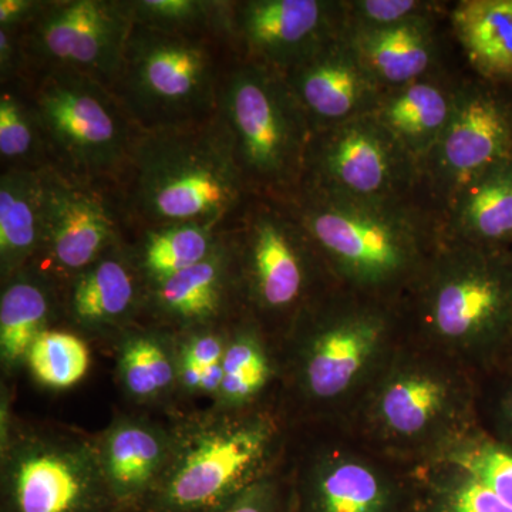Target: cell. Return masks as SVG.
Listing matches in <instances>:
<instances>
[{
  "label": "cell",
  "mask_w": 512,
  "mask_h": 512,
  "mask_svg": "<svg viewBox=\"0 0 512 512\" xmlns=\"http://www.w3.org/2000/svg\"><path fill=\"white\" fill-rule=\"evenodd\" d=\"M406 339L400 303L336 286L279 342L286 417L293 426H345Z\"/></svg>",
  "instance_id": "obj_1"
},
{
  "label": "cell",
  "mask_w": 512,
  "mask_h": 512,
  "mask_svg": "<svg viewBox=\"0 0 512 512\" xmlns=\"http://www.w3.org/2000/svg\"><path fill=\"white\" fill-rule=\"evenodd\" d=\"M478 389L476 372L407 338L345 427L380 456L427 466L480 426Z\"/></svg>",
  "instance_id": "obj_2"
},
{
  "label": "cell",
  "mask_w": 512,
  "mask_h": 512,
  "mask_svg": "<svg viewBox=\"0 0 512 512\" xmlns=\"http://www.w3.org/2000/svg\"><path fill=\"white\" fill-rule=\"evenodd\" d=\"M400 306L407 338L490 372L512 338V254L440 237Z\"/></svg>",
  "instance_id": "obj_3"
},
{
  "label": "cell",
  "mask_w": 512,
  "mask_h": 512,
  "mask_svg": "<svg viewBox=\"0 0 512 512\" xmlns=\"http://www.w3.org/2000/svg\"><path fill=\"white\" fill-rule=\"evenodd\" d=\"M173 448L141 512H218L284 466L293 424L281 404L174 417Z\"/></svg>",
  "instance_id": "obj_4"
},
{
  "label": "cell",
  "mask_w": 512,
  "mask_h": 512,
  "mask_svg": "<svg viewBox=\"0 0 512 512\" xmlns=\"http://www.w3.org/2000/svg\"><path fill=\"white\" fill-rule=\"evenodd\" d=\"M116 190L126 220L144 231L183 222L222 227L251 198L218 114L140 131Z\"/></svg>",
  "instance_id": "obj_5"
},
{
  "label": "cell",
  "mask_w": 512,
  "mask_h": 512,
  "mask_svg": "<svg viewBox=\"0 0 512 512\" xmlns=\"http://www.w3.org/2000/svg\"><path fill=\"white\" fill-rule=\"evenodd\" d=\"M339 288L402 303L439 245L440 224L412 202L370 204L301 190L286 202Z\"/></svg>",
  "instance_id": "obj_6"
},
{
  "label": "cell",
  "mask_w": 512,
  "mask_h": 512,
  "mask_svg": "<svg viewBox=\"0 0 512 512\" xmlns=\"http://www.w3.org/2000/svg\"><path fill=\"white\" fill-rule=\"evenodd\" d=\"M234 52L225 36L134 22L113 92L140 131L214 119Z\"/></svg>",
  "instance_id": "obj_7"
},
{
  "label": "cell",
  "mask_w": 512,
  "mask_h": 512,
  "mask_svg": "<svg viewBox=\"0 0 512 512\" xmlns=\"http://www.w3.org/2000/svg\"><path fill=\"white\" fill-rule=\"evenodd\" d=\"M218 119L249 195L291 201L302 187L312 130L284 74L234 56Z\"/></svg>",
  "instance_id": "obj_8"
},
{
  "label": "cell",
  "mask_w": 512,
  "mask_h": 512,
  "mask_svg": "<svg viewBox=\"0 0 512 512\" xmlns=\"http://www.w3.org/2000/svg\"><path fill=\"white\" fill-rule=\"evenodd\" d=\"M252 200L232 229L242 308L279 345L299 316L338 285L286 202Z\"/></svg>",
  "instance_id": "obj_9"
},
{
  "label": "cell",
  "mask_w": 512,
  "mask_h": 512,
  "mask_svg": "<svg viewBox=\"0 0 512 512\" xmlns=\"http://www.w3.org/2000/svg\"><path fill=\"white\" fill-rule=\"evenodd\" d=\"M26 84L47 163L92 183H119L140 130L110 87L67 70L29 72Z\"/></svg>",
  "instance_id": "obj_10"
},
{
  "label": "cell",
  "mask_w": 512,
  "mask_h": 512,
  "mask_svg": "<svg viewBox=\"0 0 512 512\" xmlns=\"http://www.w3.org/2000/svg\"><path fill=\"white\" fill-rule=\"evenodd\" d=\"M292 512H416V468L367 447L345 426H293L286 456Z\"/></svg>",
  "instance_id": "obj_11"
},
{
  "label": "cell",
  "mask_w": 512,
  "mask_h": 512,
  "mask_svg": "<svg viewBox=\"0 0 512 512\" xmlns=\"http://www.w3.org/2000/svg\"><path fill=\"white\" fill-rule=\"evenodd\" d=\"M0 512H120L97 436L16 419L0 446Z\"/></svg>",
  "instance_id": "obj_12"
},
{
  "label": "cell",
  "mask_w": 512,
  "mask_h": 512,
  "mask_svg": "<svg viewBox=\"0 0 512 512\" xmlns=\"http://www.w3.org/2000/svg\"><path fill=\"white\" fill-rule=\"evenodd\" d=\"M419 183V168L412 158L367 114L312 133L301 190L390 204L409 201Z\"/></svg>",
  "instance_id": "obj_13"
},
{
  "label": "cell",
  "mask_w": 512,
  "mask_h": 512,
  "mask_svg": "<svg viewBox=\"0 0 512 512\" xmlns=\"http://www.w3.org/2000/svg\"><path fill=\"white\" fill-rule=\"evenodd\" d=\"M133 26L130 0L43 2L20 28L28 73L67 70L113 90Z\"/></svg>",
  "instance_id": "obj_14"
},
{
  "label": "cell",
  "mask_w": 512,
  "mask_h": 512,
  "mask_svg": "<svg viewBox=\"0 0 512 512\" xmlns=\"http://www.w3.org/2000/svg\"><path fill=\"white\" fill-rule=\"evenodd\" d=\"M43 188V241L35 265L66 288L84 269L123 242L119 197L109 188L66 173L52 164L40 167Z\"/></svg>",
  "instance_id": "obj_15"
},
{
  "label": "cell",
  "mask_w": 512,
  "mask_h": 512,
  "mask_svg": "<svg viewBox=\"0 0 512 512\" xmlns=\"http://www.w3.org/2000/svg\"><path fill=\"white\" fill-rule=\"evenodd\" d=\"M512 156V109L478 83L458 84L453 117L420 170V183L450 207L468 185Z\"/></svg>",
  "instance_id": "obj_16"
},
{
  "label": "cell",
  "mask_w": 512,
  "mask_h": 512,
  "mask_svg": "<svg viewBox=\"0 0 512 512\" xmlns=\"http://www.w3.org/2000/svg\"><path fill=\"white\" fill-rule=\"evenodd\" d=\"M345 9L335 0L231 2L228 37L238 59L285 74L343 32Z\"/></svg>",
  "instance_id": "obj_17"
},
{
  "label": "cell",
  "mask_w": 512,
  "mask_h": 512,
  "mask_svg": "<svg viewBox=\"0 0 512 512\" xmlns=\"http://www.w3.org/2000/svg\"><path fill=\"white\" fill-rule=\"evenodd\" d=\"M146 313L154 325L173 330L228 326L244 315L237 245L225 229L220 245L200 264L148 286Z\"/></svg>",
  "instance_id": "obj_18"
},
{
  "label": "cell",
  "mask_w": 512,
  "mask_h": 512,
  "mask_svg": "<svg viewBox=\"0 0 512 512\" xmlns=\"http://www.w3.org/2000/svg\"><path fill=\"white\" fill-rule=\"evenodd\" d=\"M284 76L312 133L372 114L384 92L343 32Z\"/></svg>",
  "instance_id": "obj_19"
},
{
  "label": "cell",
  "mask_w": 512,
  "mask_h": 512,
  "mask_svg": "<svg viewBox=\"0 0 512 512\" xmlns=\"http://www.w3.org/2000/svg\"><path fill=\"white\" fill-rule=\"evenodd\" d=\"M147 289L133 248L121 242L64 288L63 312L84 339L116 342L146 313Z\"/></svg>",
  "instance_id": "obj_20"
},
{
  "label": "cell",
  "mask_w": 512,
  "mask_h": 512,
  "mask_svg": "<svg viewBox=\"0 0 512 512\" xmlns=\"http://www.w3.org/2000/svg\"><path fill=\"white\" fill-rule=\"evenodd\" d=\"M101 466L120 512H141L163 477L173 448L171 424L120 413L97 434Z\"/></svg>",
  "instance_id": "obj_21"
},
{
  "label": "cell",
  "mask_w": 512,
  "mask_h": 512,
  "mask_svg": "<svg viewBox=\"0 0 512 512\" xmlns=\"http://www.w3.org/2000/svg\"><path fill=\"white\" fill-rule=\"evenodd\" d=\"M458 84L447 82L440 73L384 90L372 116L412 158L423 167L453 117Z\"/></svg>",
  "instance_id": "obj_22"
},
{
  "label": "cell",
  "mask_w": 512,
  "mask_h": 512,
  "mask_svg": "<svg viewBox=\"0 0 512 512\" xmlns=\"http://www.w3.org/2000/svg\"><path fill=\"white\" fill-rule=\"evenodd\" d=\"M279 345L247 313L229 330L222 359V384L212 407L247 410L281 404Z\"/></svg>",
  "instance_id": "obj_23"
},
{
  "label": "cell",
  "mask_w": 512,
  "mask_h": 512,
  "mask_svg": "<svg viewBox=\"0 0 512 512\" xmlns=\"http://www.w3.org/2000/svg\"><path fill=\"white\" fill-rule=\"evenodd\" d=\"M437 18L427 16L384 29H343V35L383 90L397 89L439 72Z\"/></svg>",
  "instance_id": "obj_24"
},
{
  "label": "cell",
  "mask_w": 512,
  "mask_h": 512,
  "mask_svg": "<svg viewBox=\"0 0 512 512\" xmlns=\"http://www.w3.org/2000/svg\"><path fill=\"white\" fill-rule=\"evenodd\" d=\"M62 288L35 265L2 282L0 293V363L3 375L26 367L35 340L52 329L63 312Z\"/></svg>",
  "instance_id": "obj_25"
},
{
  "label": "cell",
  "mask_w": 512,
  "mask_h": 512,
  "mask_svg": "<svg viewBox=\"0 0 512 512\" xmlns=\"http://www.w3.org/2000/svg\"><path fill=\"white\" fill-rule=\"evenodd\" d=\"M121 390L141 406L165 404L178 394V335L158 325L127 329L114 342Z\"/></svg>",
  "instance_id": "obj_26"
},
{
  "label": "cell",
  "mask_w": 512,
  "mask_h": 512,
  "mask_svg": "<svg viewBox=\"0 0 512 512\" xmlns=\"http://www.w3.org/2000/svg\"><path fill=\"white\" fill-rule=\"evenodd\" d=\"M441 238L476 247L512 248V156L501 161L453 201L440 224Z\"/></svg>",
  "instance_id": "obj_27"
},
{
  "label": "cell",
  "mask_w": 512,
  "mask_h": 512,
  "mask_svg": "<svg viewBox=\"0 0 512 512\" xmlns=\"http://www.w3.org/2000/svg\"><path fill=\"white\" fill-rule=\"evenodd\" d=\"M43 241L40 168H5L0 177V278L35 264Z\"/></svg>",
  "instance_id": "obj_28"
},
{
  "label": "cell",
  "mask_w": 512,
  "mask_h": 512,
  "mask_svg": "<svg viewBox=\"0 0 512 512\" xmlns=\"http://www.w3.org/2000/svg\"><path fill=\"white\" fill-rule=\"evenodd\" d=\"M450 20L473 69L488 82H511L512 0H461Z\"/></svg>",
  "instance_id": "obj_29"
},
{
  "label": "cell",
  "mask_w": 512,
  "mask_h": 512,
  "mask_svg": "<svg viewBox=\"0 0 512 512\" xmlns=\"http://www.w3.org/2000/svg\"><path fill=\"white\" fill-rule=\"evenodd\" d=\"M224 231L201 222L165 225L147 229L134 256L147 286L160 284L207 259L220 245Z\"/></svg>",
  "instance_id": "obj_30"
},
{
  "label": "cell",
  "mask_w": 512,
  "mask_h": 512,
  "mask_svg": "<svg viewBox=\"0 0 512 512\" xmlns=\"http://www.w3.org/2000/svg\"><path fill=\"white\" fill-rule=\"evenodd\" d=\"M416 512H512L466 471L447 463L416 468Z\"/></svg>",
  "instance_id": "obj_31"
},
{
  "label": "cell",
  "mask_w": 512,
  "mask_h": 512,
  "mask_svg": "<svg viewBox=\"0 0 512 512\" xmlns=\"http://www.w3.org/2000/svg\"><path fill=\"white\" fill-rule=\"evenodd\" d=\"M92 365L87 340L74 330L49 329L30 348L26 369L40 386L66 390L82 382Z\"/></svg>",
  "instance_id": "obj_32"
},
{
  "label": "cell",
  "mask_w": 512,
  "mask_h": 512,
  "mask_svg": "<svg viewBox=\"0 0 512 512\" xmlns=\"http://www.w3.org/2000/svg\"><path fill=\"white\" fill-rule=\"evenodd\" d=\"M434 463L461 468L512 507V451L480 426L451 444Z\"/></svg>",
  "instance_id": "obj_33"
},
{
  "label": "cell",
  "mask_w": 512,
  "mask_h": 512,
  "mask_svg": "<svg viewBox=\"0 0 512 512\" xmlns=\"http://www.w3.org/2000/svg\"><path fill=\"white\" fill-rule=\"evenodd\" d=\"M134 22L178 33L228 37L231 2L220 0H133Z\"/></svg>",
  "instance_id": "obj_34"
},
{
  "label": "cell",
  "mask_w": 512,
  "mask_h": 512,
  "mask_svg": "<svg viewBox=\"0 0 512 512\" xmlns=\"http://www.w3.org/2000/svg\"><path fill=\"white\" fill-rule=\"evenodd\" d=\"M0 157L5 168H40L45 148L19 82L2 84L0 93Z\"/></svg>",
  "instance_id": "obj_35"
},
{
  "label": "cell",
  "mask_w": 512,
  "mask_h": 512,
  "mask_svg": "<svg viewBox=\"0 0 512 512\" xmlns=\"http://www.w3.org/2000/svg\"><path fill=\"white\" fill-rule=\"evenodd\" d=\"M443 3L426 0H350L343 2L345 30H373L410 20L440 16Z\"/></svg>",
  "instance_id": "obj_36"
},
{
  "label": "cell",
  "mask_w": 512,
  "mask_h": 512,
  "mask_svg": "<svg viewBox=\"0 0 512 512\" xmlns=\"http://www.w3.org/2000/svg\"><path fill=\"white\" fill-rule=\"evenodd\" d=\"M478 424L512 451V375L490 370L480 375Z\"/></svg>",
  "instance_id": "obj_37"
},
{
  "label": "cell",
  "mask_w": 512,
  "mask_h": 512,
  "mask_svg": "<svg viewBox=\"0 0 512 512\" xmlns=\"http://www.w3.org/2000/svg\"><path fill=\"white\" fill-rule=\"evenodd\" d=\"M218 512H292V487L284 466L251 485Z\"/></svg>",
  "instance_id": "obj_38"
},
{
  "label": "cell",
  "mask_w": 512,
  "mask_h": 512,
  "mask_svg": "<svg viewBox=\"0 0 512 512\" xmlns=\"http://www.w3.org/2000/svg\"><path fill=\"white\" fill-rule=\"evenodd\" d=\"M231 326L232 323L228 326H211L177 333L181 362L191 363L202 369L222 363Z\"/></svg>",
  "instance_id": "obj_39"
},
{
  "label": "cell",
  "mask_w": 512,
  "mask_h": 512,
  "mask_svg": "<svg viewBox=\"0 0 512 512\" xmlns=\"http://www.w3.org/2000/svg\"><path fill=\"white\" fill-rule=\"evenodd\" d=\"M42 0H2L0 2V26L20 29L28 25L42 8Z\"/></svg>",
  "instance_id": "obj_40"
},
{
  "label": "cell",
  "mask_w": 512,
  "mask_h": 512,
  "mask_svg": "<svg viewBox=\"0 0 512 512\" xmlns=\"http://www.w3.org/2000/svg\"><path fill=\"white\" fill-rule=\"evenodd\" d=\"M498 372L510 373L512 375V338L508 345L505 346L503 353L498 357L497 363H495L494 369Z\"/></svg>",
  "instance_id": "obj_41"
},
{
  "label": "cell",
  "mask_w": 512,
  "mask_h": 512,
  "mask_svg": "<svg viewBox=\"0 0 512 512\" xmlns=\"http://www.w3.org/2000/svg\"><path fill=\"white\" fill-rule=\"evenodd\" d=\"M510 252H511V254H512V248L510 249Z\"/></svg>",
  "instance_id": "obj_42"
}]
</instances>
